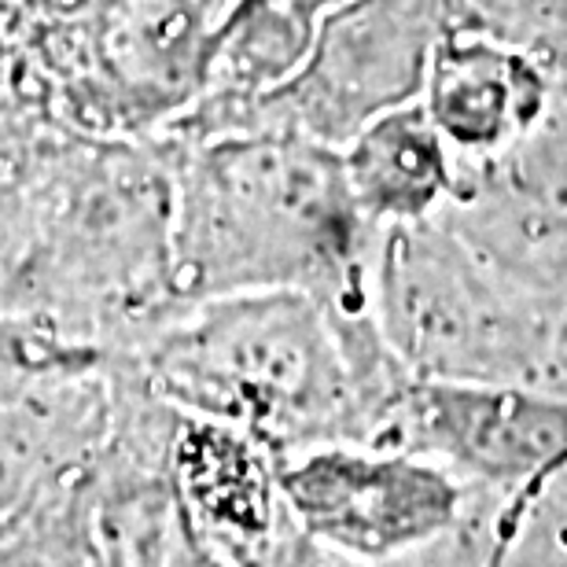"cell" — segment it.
Listing matches in <instances>:
<instances>
[{
  "instance_id": "cell-6",
  "label": "cell",
  "mask_w": 567,
  "mask_h": 567,
  "mask_svg": "<svg viewBox=\"0 0 567 567\" xmlns=\"http://www.w3.org/2000/svg\"><path fill=\"white\" fill-rule=\"evenodd\" d=\"M431 431L475 468L524 475L567 446V410L519 394L439 391L431 399Z\"/></svg>"
},
{
  "instance_id": "cell-2",
  "label": "cell",
  "mask_w": 567,
  "mask_h": 567,
  "mask_svg": "<svg viewBox=\"0 0 567 567\" xmlns=\"http://www.w3.org/2000/svg\"><path fill=\"white\" fill-rule=\"evenodd\" d=\"M336 188V174L295 137L207 144L177 199L174 291L291 288L328 244Z\"/></svg>"
},
{
  "instance_id": "cell-9",
  "label": "cell",
  "mask_w": 567,
  "mask_h": 567,
  "mask_svg": "<svg viewBox=\"0 0 567 567\" xmlns=\"http://www.w3.org/2000/svg\"><path fill=\"white\" fill-rule=\"evenodd\" d=\"M295 4H302V8H310L313 16H324V11H332V8H339L343 0H295Z\"/></svg>"
},
{
  "instance_id": "cell-8",
  "label": "cell",
  "mask_w": 567,
  "mask_h": 567,
  "mask_svg": "<svg viewBox=\"0 0 567 567\" xmlns=\"http://www.w3.org/2000/svg\"><path fill=\"white\" fill-rule=\"evenodd\" d=\"M347 185L377 214H416L446 185L439 126L424 111H391L361 130L347 158Z\"/></svg>"
},
{
  "instance_id": "cell-4",
  "label": "cell",
  "mask_w": 567,
  "mask_h": 567,
  "mask_svg": "<svg viewBox=\"0 0 567 567\" xmlns=\"http://www.w3.org/2000/svg\"><path fill=\"white\" fill-rule=\"evenodd\" d=\"M302 527L347 553H394L453 519V486L405 457L317 450L280 475Z\"/></svg>"
},
{
  "instance_id": "cell-5",
  "label": "cell",
  "mask_w": 567,
  "mask_h": 567,
  "mask_svg": "<svg viewBox=\"0 0 567 567\" xmlns=\"http://www.w3.org/2000/svg\"><path fill=\"white\" fill-rule=\"evenodd\" d=\"M251 431L199 421L174 439V472L185 519H196L188 530L207 527L229 546H258L274 527V480L258 457Z\"/></svg>"
},
{
  "instance_id": "cell-7",
  "label": "cell",
  "mask_w": 567,
  "mask_h": 567,
  "mask_svg": "<svg viewBox=\"0 0 567 567\" xmlns=\"http://www.w3.org/2000/svg\"><path fill=\"white\" fill-rule=\"evenodd\" d=\"M538 100L516 55L491 44H446L431 71V122L457 144H502Z\"/></svg>"
},
{
  "instance_id": "cell-1",
  "label": "cell",
  "mask_w": 567,
  "mask_h": 567,
  "mask_svg": "<svg viewBox=\"0 0 567 567\" xmlns=\"http://www.w3.org/2000/svg\"><path fill=\"white\" fill-rule=\"evenodd\" d=\"M225 0H93L27 27L30 104L63 130L126 141L196 107Z\"/></svg>"
},
{
  "instance_id": "cell-3",
  "label": "cell",
  "mask_w": 567,
  "mask_h": 567,
  "mask_svg": "<svg viewBox=\"0 0 567 567\" xmlns=\"http://www.w3.org/2000/svg\"><path fill=\"white\" fill-rule=\"evenodd\" d=\"M310 306L280 288L207 306L158 343L155 383L210 421L266 439L328 410V361Z\"/></svg>"
}]
</instances>
